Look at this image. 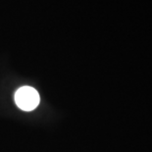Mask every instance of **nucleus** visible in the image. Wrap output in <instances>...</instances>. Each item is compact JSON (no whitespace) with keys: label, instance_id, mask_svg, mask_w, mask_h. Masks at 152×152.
<instances>
[{"label":"nucleus","instance_id":"f257e3e1","mask_svg":"<svg viewBox=\"0 0 152 152\" xmlns=\"http://www.w3.org/2000/svg\"><path fill=\"white\" fill-rule=\"evenodd\" d=\"M15 102L24 111H31L39 104V95L31 86H23L15 93Z\"/></svg>","mask_w":152,"mask_h":152}]
</instances>
